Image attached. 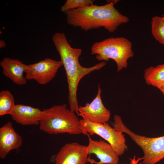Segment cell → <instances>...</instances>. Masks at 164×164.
Listing matches in <instances>:
<instances>
[{"mask_svg":"<svg viewBox=\"0 0 164 164\" xmlns=\"http://www.w3.org/2000/svg\"><path fill=\"white\" fill-rule=\"evenodd\" d=\"M93 0H67L61 7V11L65 12L72 9H76L94 4Z\"/></svg>","mask_w":164,"mask_h":164,"instance_id":"17","label":"cell"},{"mask_svg":"<svg viewBox=\"0 0 164 164\" xmlns=\"http://www.w3.org/2000/svg\"><path fill=\"white\" fill-rule=\"evenodd\" d=\"M115 1L102 5L94 4L65 12L66 22L72 26L84 31L103 27L108 32H114L121 25L127 23L128 18L114 7Z\"/></svg>","mask_w":164,"mask_h":164,"instance_id":"1","label":"cell"},{"mask_svg":"<svg viewBox=\"0 0 164 164\" xmlns=\"http://www.w3.org/2000/svg\"><path fill=\"white\" fill-rule=\"evenodd\" d=\"M151 29L154 39L164 45V22L162 17L155 16L152 18Z\"/></svg>","mask_w":164,"mask_h":164,"instance_id":"16","label":"cell"},{"mask_svg":"<svg viewBox=\"0 0 164 164\" xmlns=\"http://www.w3.org/2000/svg\"><path fill=\"white\" fill-rule=\"evenodd\" d=\"M21 137L16 132L9 121L0 128V158L5 159L9 152L21 147Z\"/></svg>","mask_w":164,"mask_h":164,"instance_id":"11","label":"cell"},{"mask_svg":"<svg viewBox=\"0 0 164 164\" xmlns=\"http://www.w3.org/2000/svg\"><path fill=\"white\" fill-rule=\"evenodd\" d=\"M154 87L159 89L164 95V82L156 84Z\"/></svg>","mask_w":164,"mask_h":164,"instance_id":"18","label":"cell"},{"mask_svg":"<svg viewBox=\"0 0 164 164\" xmlns=\"http://www.w3.org/2000/svg\"><path fill=\"white\" fill-rule=\"evenodd\" d=\"M14 97L8 90L0 92V116L10 114L15 106Z\"/></svg>","mask_w":164,"mask_h":164,"instance_id":"15","label":"cell"},{"mask_svg":"<svg viewBox=\"0 0 164 164\" xmlns=\"http://www.w3.org/2000/svg\"><path fill=\"white\" fill-rule=\"evenodd\" d=\"M43 111L22 104H15L11 114L12 119L23 125H39Z\"/></svg>","mask_w":164,"mask_h":164,"instance_id":"12","label":"cell"},{"mask_svg":"<svg viewBox=\"0 0 164 164\" xmlns=\"http://www.w3.org/2000/svg\"><path fill=\"white\" fill-rule=\"evenodd\" d=\"M102 90L99 84L97 95L92 101L85 106H79L77 114L82 118L93 123L104 124L107 122L111 112L104 105L101 98Z\"/></svg>","mask_w":164,"mask_h":164,"instance_id":"8","label":"cell"},{"mask_svg":"<svg viewBox=\"0 0 164 164\" xmlns=\"http://www.w3.org/2000/svg\"><path fill=\"white\" fill-rule=\"evenodd\" d=\"M91 54L95 55L99 61L113 60L119 72L128 66V60L134 56L131 42L123 37H112L94 43L92 45Z\"/></svg>","mask_w":164,"mask_h":164,"instance_id":"4","label":"cell"},{"mask_svg":"<svg viewBox=\"0 0 164 164\" xmlns=\"http://www.w3.org/2000/svg\"><path fill=\"white\" fill-rule=\"evenodd\" d=\"M87 146L77 142L67 143L56 155L55 164H86L88 158Z\"/></svg>","mask_w":164,"mask_h":164,"instance_id":"9","label":"cell"},{"mask_svg":"<svg viewBox=\"0 0 164 164\" xmlns=\"http://www.w3.org/2000/svg\"><path fill=\"white\" fill-rule=\"evenodd\" d=\"M144 78L148 85L153 86L164 82V64L151 66L145 69Z\"/></svg>","mask_w":164,"mask_h":164,"instance_id":"14","label":"cell"},{"mask_svg":"<svg viewBox=\"0 0 164 164\" xmlns=\"http://www.w3.org/2000/svg\"><path fill=\"white\" fill-rule=\"evenodd\" d=\"M130 161L129 164H141L139 163V162L140 160H142V158H138V159L136 158V156H134L132 159L130 158Z\"/></svg>","mask_w":164,"mask_h":164,"instance_id":"19","label":"cell"},{"mask_svg":"<svg viewBox=\"0 0 164 164\" xmlns=\"http://www.w3.org/2000/svg\"><path fill=\"white\" fill-rule=\"evenodd\" d=\"M80 121L87 135L96 134L101 137L112 146L119 156L127 150L123 133L112 128L108 123H96L82 119Z\"/></svg>","mask_w":164,"mask_h":164,"instance_id":"6","label":"cell"},{"mask_svg":"<svg viewBox=\"0 0 164 164\" xmlns=\"http://www.w3.org/2000/svg\"><path fill=\"white\" fill-rule=\"evenodd\" d=\"M117 129L127 134L143 151V164H155L164 158V135L151 138L135 133L123 122L117 126Z\"/></svg>","mask_w":164,"mask_h":164,"instance_id":"5","label":"cell"},{"mask_svg":"<svg viewBox=\"0 0 164 164\" xmlns=\"http://www.w3.org/2000/svg\"><path fill=\"white\" fill-rule=\"evenodd\" d=\"M39 125L40 130L49 134L87 135L75 112L66 104L43 109Z\"/></svg>","mask_w":164,"mask_h":164,"instance_id":"3","label":"cell"},{"mask_svg":"<svg viewBox=\"0 0 164 164\" xmlns=\"http://www.w3.org/2000/svg\"><path fill=\"white\" fill-rule=\"evenodd\" d=\"M162 19L163 21V22H164V16L163 17H162Z\"/></svg>","mask_w":164,"mask_h":164,"instance_id":"21","label":"cell"},{"mask_svg":"<svg viewBox=\"0 0 164 164\" xmlns=\"http://www.w3.org/2000/svg\"><path fill=\"white\" fill-rule=\"evenodd\" d=\"M62 66L61 60L46 58L37 63L27 65L25 77L27 80H34L39 84H46L53 79Z\"/></svg>","mask_w":164,"mask_h":164,"instance_id":"7","label":"cell"},{"mask_svg":"<svg viewBox=\"0 0 164 164\" xmlns=\"http://www.w3.org/2000/svg\"><path fill=\"white\" fill-rule=\"evenodd\" d=\"M88 144L87 146L88 155L94 154L99 159L96 164H118L119 156L112 146L109 143L100 139L93 140L87 135Z\"/></svg>","mask_w":164,"mask_h":164,"instance_id":"10","label":"cell"},{"mask_svg":"<svg viewBox=\"0 0 164 164\" xmlns=\"http://www.w3.org/2000/svg\"><path fill=\"white\" fill-rule=\"evenodd\" d=\"M52 40L59 53L60 60L66 71L68 84L70 109L77 113L79 105L77 92L80 81L92 71L104 67L106 63L104 61L100 62L89 67H83L79 61L82 50L71 47L64 33H55L52 36Z\"/></svg>","mask_w":164,"mask_h":164,"instance_id":"2","label":"cell"},{"mask_svg":"<svg viewBox=\"0 0 164 164\" xmlns=\"http://www.w3.org/2000/svg\"><path fill=\"white\" fill-rule=\"evenodd\" d=\"M3 74L15 84H26L27 80L24 76L27 65L21 61L8 57L4 58L0 62Z\"/></svg>","mask_w":164,"mask_h":164,"instance_id":"13","label":"cell"},{"mask_svg":"<svg viewBox=\"0 0 164 164\" xmlns=\"http://www.w3.org/2000/svg\"><path fill=\"white\" fill-rule=\"evenodd\" d=\"M6 46V44L5 41L2 40H0V48L2 49L4 48Z\"/></svg>","mask_w":164,"mask_h":164,"instance_id":"20","label":"cell"}]
</instances>
